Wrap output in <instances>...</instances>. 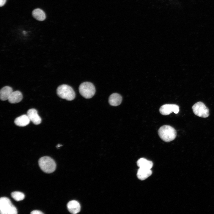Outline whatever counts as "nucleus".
<instances>
[{
    "label": "nucleus",
    "mask_w": 214,
    "mask_h": 214,
    "mask_svg": "<svg viewBox=\"0 0 214 214\" xmlns=\"http://www.w3.org/2000/svg\"><path fill=\"white\" fill-rule=\"evenodd\" d=\"M56 93L60 98L69 101L73 100L75 96L73 89L66 84H62L59 86L57 88Z\"/></svg>",
    "instance_id": "3"
},
{
    "label": "nucleus",
    "mask_w": 214,
    "mask_h": 214,
    "mask_svg": "<svg viewBox=\"0 0 214 214\" xmlns=\"http://www.w3.org/2000/svg\"><path fill=\"white\" fill-rule=\"evenodd\" d=\"M79 90L81 95L86 99L92 98L94 95L95 92L93 84L89 82L81 83L79 86Z\"/></svg>",
    "instance_id": "5"
},
{
    "label": "nucleus",
    "mask_w": 214,
    "mask_h": 214,
    "mask_svg": "<svg viewBox=\"0 0 214 214\" xmlns=\"http://www.w3.org/2000/svg\"><path fill=\"white\" fill-rule=\"evenodd\" d=\"M11 196L17 201L22 200L25 198V195L23 193L18 191L12 192L11 193Z\"/></svg>",
    "instance_id": "17"
},
{
    "label": "nucleus",
    "mask_w": 214,
    "mask_h": 214,
    "mask_svg": "<svg viewBox=\"0 0 214 214\" xmlns=\"http://www.w3.org/2000/svg\"><path fill=\"white\" fill-rule=\"evenodd\" d=\"M160 138L166 142H169L175 139L177 135L176 130L172 127L169 125H164L161 127L158 131Z\"/></svg>",
    "instance_id": "1"
},
{
    "label": "nucleus",
    "mask_w": 214,
    "mask_h": 214,
    "mask_svg": "<svg viewBox=\"0 0 214 214\" xmlns=\"http://www.w3.org/2000/svg\"><path fill=\"white\" fill-rule=\"evenodd\" d=\"M39 166L45 172L50 173L53 172L56 169V164L54 160L48 156H44L39 160Z\"/></svg>",
    "instance_id": "2"
},
{
    "label": "nucleus",
    "mask_w": 214,
    "mask_h": 214,
    "mask_svg": "<svg viewBox=\"0 0 214 214\" xmlns=\"http://www.w3.org/2000/svg\"><path fill=\"white\" fill-rule=\"evenodd\" d=\"M0 213L1 214H17L18 211L8 198L1 197L0 199Z\"/></svg>",
    "instance_id": "4"
},
{
    "label": "nucleus",
    "mask_w": 214,
    "mask_h": 214,
    "mask_svg": "<svg viewBox=\"0 0 214 214\" xmlns=\"http://www.w3.org/2000/svg\"><path fill=\"white\" fill-rule=\"evenodd\" d=\"M7 0H0V6L2 7L5 4Z\"/></svg>",
    "instance_id": "19"
},
{
    "label": "nucleus",
    "mask_w": 214,
    "mask_h": 214,
    "mask_svg": "<svg viewBox=\"0 0 214 214\" xmlns=\"http://www.w3.org/2000/svg\"><path fill=\"white\" fill-rule=\"evenodd\" d=\"M152 174L151 169L139 168L138 170L137 176L139 179L144 180L150 177Z\"/></svg>",
    "instance_id": "13"
},
{
    "label": "nucleus",
    "mask_w": 214,
    "mask_h": 214,
    "mask_svg": "<svg viewBox=\"0 0 214 214\" xmlns=\"http://www.w3.org/2000/svg\"><path fill=\"white\" fill-rule=\"evenodd\" d=\"M12 92V89L11 87L6 86L3 87L1 89L0 91L1 100L3 101L8 100Z\"/></svg>",
    "instance_id": "14"
},
{
    "label": "nucleus",
    "mask_w": 214,
    "mask_h": 214,
    "mask_svg": "<svg viewBox=\"0 0 214 214\" xmlns=\"http://www.w3.org/2000/svg\"><path fill=\"white\" fill-rule=\"evenodd\" d=\"M137 165L139 168L151 169L153 166L152 162L144 158L139 159L137 161Z\"/></svg>",
    "instance_id": "15"
},
{
    "label": "nucleus",
    "mask_w": 214,
    "mask_h": 214,
    "mask_svg": "<svg viewBox=\"0 0 214 214\" xmlns=\"http://www.w3.org/2000/svg\"><path fill=\"white\" fill-rule=\"evenodd\" d=\"M122 100V97L120 95L117 93H114L109 96L108 102L111 105L116 106L119 105Z\"/></svg>",
    "instance_id": "10"
},
{
    "label": "nucleus",
    "mask_w": 214,
    "mask_h": 214,
    "mask_svg": "<svg viewBox=\"0 0 214 214\" xmlns=\"http://www.w3.org/2000/svg\"><path fill=\"white\" fill-rule=\"evenodd\" d=\"M32 214H43L44 213L40 211L39 210H34L32 211L31 213Z\"/></svg>",
    "instance_id": "18"
},
{
    "label": "nucleus",
    "mask_w": 214,
    "mask_h": 214,
    "mask_svg": "<svg viewBox=\"0 0 214 214\" xmlns=\"http://www.w3.org/2000/svg\"><path fill=\"white\" fill-rule=\"evenodd\" d=\"M192 109L194 114L199 117L205 118L209 115V109L201 102L195 103L192 106Z\"/></svg>",
    "instance_id": "6"
},
{
    "label": "nucleus",
    "mask_w": 214,
    "mask_h": 214,
    "mask_svg": "<svg viewBox=\"0 0 214 214\" xmlns=\"http://www.w3.org/2000/svg\"><path fill=\"white\" fill-rule=\"evenodd\" d=\"M160 113L164 115H167L173 112L177 114L179 111V106L175 104H166L162 105L159 109Z\"/></svg>",
    "instance_id": "7"
},
{
    "label": "nucleus",
    "mask_w": 214,
    "mask_h": 214,
    "mask_svg": "<svg viewBox=\"0 0 214 214\" xmlns=\"http://www.w3.org/2000/svg\"><path fill=\"white\" fill-rule=\"evenodd\" d=\"M30 121L27 115L23 114L16 118L14 120V123L17 126L24 127L28 125Z\"/></svg>",
    "instance_id": "11"
},
{
    "label": "nucleus",
    "mask_w": 214,
    "mask_h": 214,
    "mask_svg": "<svg viewBox=\"0 0 214 214\" xmlns=\"http://www.w3.org/2000/svg\"><path fill=\"white\" fill-rule=\"evenodd\" d=\"M62 146V145H61L60 144H58L56 146L57 148L59 147L60 146Z\"/></svg>",
    "instance_id": "20"
},
{
    "label": "nucleus",
    "mask_w": 214,
    "mask_h": 214,
    "mask_svg": "<svg viewBox=\"0 0 214 214\" xmlns=\"http://www.w3.org/2000/svg\"><path fill=\"white\" fill-rule=\"evenodd\" d=\"M23 98V95L21 92L19 91H14L10 95L8 100L11 103H16L20 102Z\"/></svg>",
    "instance_id": "12"
},
{
    "label": "nucleus",
    "mask_w": 214,
    "mask_h": 214,
    "mask_svg": "<svg viewBox=\"0 0 214 214\" xmlns=\"http://www.w3.org/2000/svg\"><path fill=\"white\" fill-rule=\"evenodd\" d=\"M32 14L33 17L39 21H43L46 18L45 13L42 10L39 8H37L33 10Z\"/></svg>",
    "instance_id": "16"
},
{
    "label": "nucleus",
    "mask_w": 214,
    "mask_h": 214,
    "mask_svg": "<svg viewBox=\"0 0 214 214\" xmlns=\"http://www.w3.org/2000/svg\"><path fill=\"white\" fill-rule=\"evenodd\" d=\"M27 115L30 121L34 124L38 125L41 123V118L38 115L37 111L36 109L34 108L29 109L27 111Z\"/></svg>",
    "instance_id": "8"
},
{
    "label": "nucleus",
    "mask_w": 214,
    "mask_h": 214,
    "mask_svg": "<svg viewBox=\"0 0 214 214\" xmlns=\"http://www.w3.org/2000/svg\"><path fill=\"white\" fill-rule=\"evenodd\" d=\"M67 208L71 213L75 214L79 213L81 209V206L79 203L75 200L69 202L67 204Z\"/></svg>",
    "instance_id": "9"
}]
</instances>
